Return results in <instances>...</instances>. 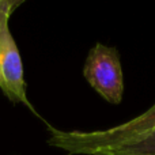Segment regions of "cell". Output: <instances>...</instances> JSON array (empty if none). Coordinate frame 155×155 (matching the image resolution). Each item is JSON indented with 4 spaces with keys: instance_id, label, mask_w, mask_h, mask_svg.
<instances>
[{
    "instance_id": "4",
    "label": "cell",
    "mask_w": 155,
    "mask_h": 155,
    "mask_svg": "<svg viewBox=\"0 0 155 155\" xmlns=\"http://www.w3.org/2000/svg\"><path fill=\"white\" fill-rule=\"evenodd\" d=\"M107 155H155V131L143 139L117 148Z\"/></svg>"
},
{
    "instance_id": "5",
    "label": "cell",
    "mask_w": 155,
    "mask_h": 155,
    "mask_svg": "<svg viewBox=\"0 0 155 155\" xmlns=\"http://www.w3.org/2000/svg\"><path fill=\"white\" fill-rule=\"evenodd\" d=\"M25 2H26V0H2V3H0V10L4 14H7L8 16H11V14L21 4H23Z\"/></svg>"
},
{
    "instance_id": "2",
    "label": "cell",
    "mask_w": 155,
    "mask_h": 155,
    "mask_svg": "<svg viewBox=\"0 0 155 155\" xmlns=\"http://www.w3.org/2000/svg\"><path fill=\"white\" fill-rule=\"evenodd\" d=\"M83 75L87 83L110 104H120L124 94V74L117 49L95 44L88 52Z\"/></svg>"
},
{
    "instance_id": "6",
    "label": "cell",
    "mask_w": 155,
    "mask_h": 155,
    "mask_svg": "<svg viewBox=\"0 0 155 155\" xmlns=\"http://www.w3.org/2000/svg\"><path fill=\"white\" fill-rule=\"evenodd\" d=\"M0 3H2V0H0Z\"/></svg>"
},
{
    "instance_id": "3",
    "label": "cell",
    "mask_w": 155,
    "mask_h": 155,
    "mask_svg": "<svg viewBox=\"0 0 155 155\" xmlns=\"http://www.w3.org/2000/svg\"><path fill=\"white\" fill-rule=\"evenodd\" d=\"M10 16L0 10V87L14 104H23L38 116L26 95L23 64L8 26Z\"/></svg>"
},
{
    "instance_id": "1",
    "label": "cell",
    "mask_w": 155,
    "mask_h": 155,
    "mask_svg": "<svg viewBox=\"0 0 155 155\" xmlns=\"http://www.w3.org/2000/svg\"><path fill=\"white\" fill-rule=\"evenodd\" d=\"M48 125V144L70 155H107L155 131V104L147 112L120 125L102 131H61Z\"/></svg>"
}]
</instances>
